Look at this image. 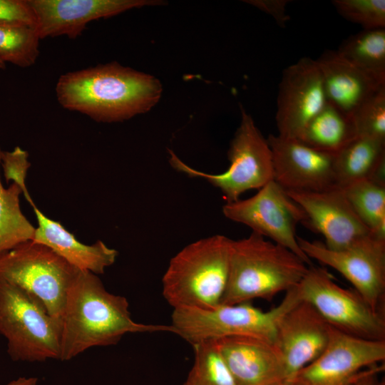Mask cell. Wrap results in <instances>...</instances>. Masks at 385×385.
Instances as JSON below:
<instances>
[{
	"label": "cell",
	"mask_w": 385,
	"mask_h": 385,
	"mask_svg": "<svg viewBox=\"0 0 385 385\" xmlns=\"http://www.w3.org/2000/svg\"><path fill=\"white\" fill-rule=\"evenodd\" d=\"M59 104L101 123H115L148 111L159 101L162 86L154 76L116 61L60 76Z\"/></svg>",
	"instance_id": "cell-1"
},
{
	"label": "cell",
	"mask_w": 385,
	"mask_h": 385,
	"mask_svg": "<svg viewBox=\"0 0 385 385\" xmlns=\"http://www.w3.org/2000/svg\"><path fill=\"white\" fill-rule=\"evenodd\" d=\"M127 299L108 292L98 277L79 270L67 294L61 318V361H68L93 346L117 344L128 333L168 332L171 325L135 322Z\"/></svg>",
	"instance_id": "cell-2"
},
{
	"label": "cell",
	"mask_w": 385,
	"mask_h": 385,
	"mask_svg": "<svg viewBox=\"0 0 385 385\" xmlns=\"http://www.w3.org/2000/svg\"><path fill=\"white\" fill-rule=\"evenodd\" d=\"M309 267L289 249L252 232L233 240L228 282L220 304L271 301L296 287Z\"/></svg>",
	"instance_id": "cell-3"
},
{
	"label": "cell",
	"mask_w": 385,
	"mask_h": 385,
	"mask_svg": "<svg viewBox=\"0 0 385 385\" xmlns=\"http://www.w3.org/2000/svg\"><path fill=\"white\" fill-rule=\"evenodd\" d=\"M233 240L202 238L174 255L162 279L163 296L173 309H210L220 304L229 277Z\"/></svg>",
	"instance_id": "cell-4"
},
{
	"label": "cell",
	"mask_w": 385,
	"mask_h": 385,
	"mask_svg": "<svg viewBox=\"0 0 385 385\" xmlns=\"http://www.w3.org/2000/svg\"><path fill=\"white\" fill-rule=\"evenodd\" d=\"M300 299L296 287L285 293L275 307L263 311L250 302L219 304L210 309H173L171 326L175 334L192 345L230 337H250L274 342L277 324Z\"/></svg>",
	"instance_id": "cell-5"
},
{
	"label": "cell",
	"mask_w": 385,
	"mask_h": 385,
	"mask_svg": "<svg viewBox=\"0 0 385 385\" xmlns=\"http://www.w3.org/2000/svg\"><path fill=\"white\" fill-rule=\"evenodd\" d=\"M61 321L36 297L0 279V334L16 361L59 359Z\"/></svg>",
	"instance_id": "cell-6"
},
{
	"label": "cell",
	"mask_w": 385,
	"mask_h": 385,
	"mask_svg": "<svg viewBox=\"0 0 385 385\" xmlns=\"http://www.w3.org/2000/svg\"><path fill=\"white\" fill-rule=\"evenodd\" d=\"M170 164L176 170L192 178L205 179L223 194L227 202L240 199L250 190H260L274 180L272 151L267 139L252 118L242 108L241 121L231 140L228 168L220 174L197 170L183 162L172 150Z\"/></svg>",
	"instance_id": "cell-7"
},
{
	"label": "cell",
	"mask_w": 385,
	"mask_h": 385,
	"mask_svg": "<svg viewBox=\"0 0 385 385\" xmlns=\"http://www.w3.org/2000/svg\"><path fill=\"white\" fill-rule=\"evenodd\" d=\"M80 270L50 247L29 240L0 255V279L32 294L61 320L68 290Z\"/></svg>",
	"instance_id": "cell-8"
},
{
	"label": "cell",
	"mask_w": 385,
	"mask_h": 385,
	"mask_svg": "<svg viewBox=\"0 0 385 385\" xmlns=\"http://www.w3.org/2000/svg\"><path fill=\"white\" fill-rule=\"evenodd\" d=\"M296 288L299 298L332 327L355 337L385 341L384 312L374 309L354 289L336 283L327 269L309 266Z\"/></svg>",
	"instance_id": "cell-9"
},
{
	"label": "cell",
	"mask_w": 385,
	"mask_h": 385,
	"mask_svg": "<svg viewBox=\"0 0 385 385\" xmlns=\"http://www.w3.org/2000/svg\"><path fill=\"white\" fill-rule=\"evenodd\" d=\"M297 242L310 260L337 270L374 309L384 312L385 240L370 233L338 250L299 236Z\"/></svg>",
	"instance_id": "cell-10"
},
{
	"label": "cell",
	"mask_w": 385,
	"mask_h": 385,
	"mask_svg": "<svg viewBox=\"0 0 385 385\" xmlns=\"http://www.w3.org/2000/svg\"><path fill=\"white\" fill-rule=\"evenodd\" d=\"M222 212L227 219L245 225L252 232L270 238L312 265L299 247L296 234L297 225L305 222L304 212L274 180L247 199L226 202Z\"/></svg>",
	"instance_id": "cell-11"
},
{
	"label": "cell",
	"mask_w": 385,
	"mask_h": 385,
	"mask_svg": "<svg viewBox=\"0 0 385 385\" xmlns=\"http://www.w3.org/2000/svg\"><path fill=\"white\" fill-rule=\"evenodd\" d=\"M385 359V341L355 337L332 327L327 346L289 385H351L361 371Z\"/></svg>",
	"instance_id": "cell-12"
},
{
	"label": "cell",
	"mask_w": 385,
	"mask_h": 385,
	"mask_svg": "<svg viewBox=\"0 0 385 385\" xmlns=\"http://www.w3.org/2000/svg\"><path fill=\"white\" fill-rule=\"evenodd\" d=\"M327 103L316 60L300 58L282 72L277 100L278 135L298 139L308 123Z\"/></svg>",
	"instance_id": "cell-13"
},
{
	"label": "cell",
	"mask_w": 385,
	"mask_h": 385,
	"mask_svg": "<svg viewBox=\"0 0 385 385\" xmlns=\"http://www.w3.org/2000/svg\"><path fill=\"white\" fill-rule=\"evenodd\" d=\"M286 192L304 211L306 220L303 225L320 233L329 249H344L371 233L341 187L319 191Z\"/></svg>",
	"instance_id": "cell-14"
},
{
	"label": "cell",
	"mask_w": 385,
	"mask_h": 385,
	"mask_svg": "<svg viewBox=\"0 0 385 385\" xmlns=\"http://www.w3.org/2000/svg\"><path fill=\"white\" fill-rule=\"evenodd\" d=\"M272 151L274 180L286 191H319L337 186L335 154L297 139L274 135L267 138Z\"/></svg>",
	"instance_id": "cell-15"
},
{
	"label": "cell",
	"mask_w": 385,
	"mask_h": 385,
	"mask_svg": "<svg viewBox=\"0 0 385 385\" xmlns=\"http://www.w3.org/2000/svg\"><path fill=\"white\" fill-rule=\"evenodd\" d=\"M40 38L66 36L76 38L88 23L134 8L158 5L154 0H28Z\"/></svg>",
	"instance_id": "cell-16"
},
{
	"label": "cell",
	"mask_w": 385,
	"mask_h": 385,
	"mask_svg": "<svg viewBox=\"0 0 385 385\" xmlns=\"http://www.w3.org/2000/svg\"><path fill=\"white\" fill-rule=\"evenodd\" d=\"M332 327L309 302L299 299L279 319L274 344L285 364L287 383L328 344Z\"/></svg>",
	"instance_id": "cell-17"
},
{
	"label": "cell",
	"mask_w": 385,
	"mask_h": 385,
	"mask_svg": "<svg viewBox=\"0 0 385 385\" xmlns=\"http://www.w3.org/2000/svg\"><path fill=\"white\" fill-rule=\"evenodd\" d=\"M230 371L241 385H283V356L274 342L250 337L215 340Z\"/></svg>",
	"instance_id": "cell-18"
},
{
	"label": "cell",
	"mask_w": 385,
	"mask_h": 385,
	"mask_svg": "<svg viewBox=\"0 0 385 385\" xmlns=\"http://www.w3.org/2000/svg\"><path fill=\"white\" fill-rule=\"evenodd\" d=\"M316 61L322 73L327 102L350 116L385 85L349 63L337 51H326Z\"/></svg>",
	"instance_id": "cell-19"
},
{
	"label": "cell",
	"mask_w": 385,
	"mask_h": 385,
	"mask_svg": "<svg viewBox=\"0 0 385 385\" xmlns=\"http://www.w3.org/2000/svg\"><path fill=\"white\" fill-rule=\"evenodd\" d=\"M38 227L32 240L46 245L76 268L95 274H103L112 265L118 252L98 240L91 245L79 242L57 221L47 217L38 208L33 206Z\"/></svg>",
	"instance_id": "cell-20"
},
{
	"label": "cell",
	"mask_w": 385,
	"mask_h": 385,
	"mask_svg": "<svg viewBox=\"0 0 385 385\" xmlns=\"http://www.w3.org/2000/svg\"><path fill=\"white\" fill-rule=\"evenodd\" d=\"M334 171L341 188L366 179L385 183V141L357 136L335 154Z\"/></svg>",
	"instance_id": "cell-21"
},
{
	"label": "cell",
	"mask_w": 385,
	"mask_h": 385,
	"mask_svg": "<svg viewBox=\"0 0 385 385\" xmlns=\"http://www.w3.org/2000/svg\"><path fill=\"white\" fill-rule=\"evenodd\" d=\"M351 116L327 103L297 139L314 148L336 154L357 137Z\"/></svg>",
	"instance_id": "cell-22"
},
{
	"label": "cell",
	"mask_w": 385,
	"mask_h": 385,
	"mask_svg": "<svg viewBox=\"0 0 385 385\" xmlns=\"http://www.w3.org/2000/svg\"><path fill=\"white\" fill-rule=\"evenodd\" d=\"M344 59L385 83V29H364L343 41L337 51Z\"/></svg>",
	"instance_id": "cell-23"
},
{
	"label": "cell",
	"mask_w": 385,
	"mask_h": 385,
	"mask_svg": "<svg viewBox=\"0 0 385 385\" xmlns=\"http://www.w3.org/2000/svg\"><path fill=\"white\" fill-rule=\"evenodd\" d=\"M342 188L371 233L385 240V183L366 179Z\"/></svg>",
	"instance_id": "cell-24"
},
{
	"label": "cell",
	"mask_w": 385,
	"mask_h": 385,
	"mask_svg": "<svg viewBox=\"0 0 385 385\" xmlns=\"http://www.w3.org/2000/svg\"><path fill=\"white\" fill-rule=\"evenodd\" d=\"M21 189L14 183L4 188L0 176V255L34 237L36 227L21 210Z\"/></svg>",
	"instance_id": "cell-25"
},
{
	"label": "cell",
	"mask_w": 385,
	"mask_h": 385,
	"mask_svg": "<svg viewBox=\"0 0 385 385\" xmlns=\"http://www.w3.org/2000/svg\"><path fill=\"white\" fill-rule=\"evenodd\" d=\"M192 346L193 365L183 385H241L226 364L215 340Z\"/></svg>",
	"instance_id": "cell-26"
},
{
	"label": "cell",
	"mask_w": 385,
	"mask_h": 385,
	"mask_svg": "<svg viewBox=\"0 0 385 385\" xmlns=\"http://www.w3.org/2000/svg\"><path fill=\"white\" fill-rule=\"evenodd\" d=\"M40 38L35 28L0 25V60L21 68L35 64Z\"/></svg>",
	"instance_id": "cell-27"
},
{
	"label": "cell",
	"mask_w": 385,
	"mask_h": 385,
	"mask_svg": "<svg viewBox=\"0 0 385 385\" xmlns=\"http://www.w3.org/2000/svg\"><path fill=\"white\" fill-rule=\"evenodd\" d=\"M351 118L358 136L385 141V85L364 101Z\"/></svg>",
	"instance_id": "cell-28"
},
{
	"label": "cell",
	"mask_w": 385,
	"mask_h": 385,
	"mask_svg": "<svg viewBox=\"0 0 385 385\" xmlns=\"http://www.w3.org/2000/svg\"><path fill=\"white\" fill-rule=\"evenodd\" d=\"M338 13L364 29H384V0H334Z\"/></svg>",
	"instance_id": "cell-29"
},
{
	"label": "cell",
	"mask_w": 385,
	"mask_h": 385,
	"mask_svg": "<svg viewBox=\"0 0 385 385\" xmlns=\"http://www.w3.org/2000/svg\"><path fill=\"white\" fill-rule=\"evenodd\" d=\"M27 151L16 146L12 151L0 152L1 165L3 168L4 178L8 183L12 180L22 190L27 201L33 207L35 205L26 186V177L31 166L28 160Z\"/></svg>",
	"instance_id": "cell-30"
},
{
	"label": "cell",
	"mask_w": 385,
	"mask_h": 385,
	"mask_svg": "<svg viewBox=\"0 0 385 385\" xmlns=\"http://www.w3.org/2000/svg\"><path fill=\"white\" fill-rule=\"evenodd\" d=\"M0 25L36 28V17L28 0H0Z\"/></svg>",
	"instance_id": "cell-31"
},
{
	"label": "cell",
	"mask_w": 385,
	"mask_h": 385,
	"mask_svg": "<svg viewBox=\"0 0 385 385\" xmlns=\"http://www.w3.org/2000/svg\"><path fill=\"white\" fill-rule=\"evenodd\" d=\"M258 9L270 15L280 27H285L289 19L287 13V0H246Z\"/></svg>",
	"instance_id": "cell-32"
},
{
	"label": "cell",
	"mask_w": 385,
	"mask_h": 385,
	"mask_svg": "<svg viewBox=\"0 0 385 385\" xmlns=\"http://www.w3.org/2000/svg\"><path fill=\"white\" fill-rule=\"evenodd\" d=\"M384 369V364H375L369 366L359 374L351 385H374L379 379L378 376Z\"/></svg>",
	"instance_id": "cell-33"
},
{
	"label": "cell",
	"mask_w": 385,
	"mask_h": 385,
	"mask_svg": "<svg viewBox=\"0 0 385 385\" xmlns=\"http://www.w3.org/2000/svg\"><path fill=\"white\" fill-rule=\"evenodd\" d=\"M38 378L34 376H21L14 379L6 385H37Z\"/></svg>",
	"instance_id": "cell-34"
},
{
	"label": "cell",
	"mask_w": 385,
	"mask_h": 385,
	"mask_svg": "<svg viewBox=\"0 0 385 385\" xmlns=\"http://www.w3.org/2000/svg\"><path fill=\"white\" fill-rule=\"evenodd\" d=\"M374 385H385L384 380H377Z\"/></svg>",
	"instance_id": "cell-35"
},
{
	"label": "cell",
	"mask_w": 385,
	"mask_h": 385,
	"mask_svg": "<svg viewBox=\"0 0 385 385\" xmlns=\"http://www.w3.org/2000/svg\"><path fill=\"white\" fill-rule=\"evenodd\" d=\"M6 68V63L0 60V69H4Z\"/></svg>",
	"instance_id": "cell-36"
},
{
	"label": "cell",
	"mask_w": 385,
	"mask_h": 385,
	"mask_svg": "<svg viewBox=\"0 0 385 385\" xmlns=\"http://www.w3.org/2000/svg\"><path fill=\"white\" fill-rule=\"evenodd\" d=\"M283 385H289L288 384H283Z\"/></svg>",
	"instance_id": "cell-37"
}]
</instances>
